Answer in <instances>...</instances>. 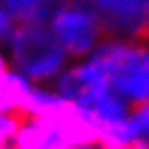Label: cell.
Here are the masks:
<instances>
[{
  "label": "cell",
  "mask_w": 149,
  "mask_h": 149,
  "mask_svg": "<svg viewBox=\"0 0 149 149\" xmlns=\"http://www.w3.org/2000/svg\"><path fill=\"white\" fill-rule=\"evenodd\" d=\"M22 24H48L65 0H0Z\"/></svg>",
  "instance_id": "5b68a950"
},
{
  "label": "cell",
  "mask_w": 149,
  "mask_h": 149,
  "mask_svg": "<svg viewBox=\"0 0 149 149\" xmlns=\"http://www.w3.org/2000/svg\"><path fill=\"white\" fill-rule=\"evenodd\" d=\"M0 149H11V147H7V145H0Z\"/></svg>",
  "instance_id": "ba28073f"
},
{
  "label": "cell",
  "mask_w": 149,
  "mask_h": 149,
  "mask_svg": "<svg viewBox=\"0 0 149 149\" xmlns=\"http://www.w3.org/2000/svg\"><path fill=\"white\" fill-rule=\"evenodd\" d=\"M13 141L17 149H71L63 132L48 117H30L22 121Z\"/></svg>",
  "instance_id": "277c9868"
},
{
  "label": "cell",
  "mask_w": 149,
  "mask_h": 149,
  "mask_svg": "<svg viewBox=\"0 0 149 149\" xmlns=\"http://www.w3.org/2000/svg\"><path fill=\"white\" fill-rule=\"evenodd\" d=\"M19 24L22 22L0 2V45H11V41L15 37V33H17Z\"/></svg>",
  "instance_id": "8992f818"
},
{
  "label": "cell",
  "mask_w": 149,
  "mask_h": 149,
  "mask_svg": "<svg viewBox=\"0 0 149 149\" xmlns=\"http://www.w3.org/2000/svg\"><path fill=\"white\" fill-rule=\"evenodd\" d=\"M102 26L104 41L149 45V0H84Z\"/></svg>",
  "instance_id": "7a4b0ae2"
},
{
  "label": "cell",
  "mask_w": 149,
  "mask_h": 149,
  "mask_svg": "<svg viewBox=\"0 0 149 149\" xmlns=\"http://www.w3.org/2000/svg\"><path fill=\"white\" fill-rule=\"evenodd\" d=\"M15 67L26 80L45 82L61 74L67 63V52L45 24H19L11 41Z\"/></svg>",
  "instance_id": "6da1fadb"
},
{
  "label": "cell",
  "mask_w": 149,
  "mask_h": 149,
  "mask_svg": "<svg viewBox=\"0 0 149 149\" xmlns=\"http://www.w3.org/2000/svg\"><path fill=\"white\" fill-rule=\"evenodd\" d=\"M50 24V30L65 48L67 56H86L100 41H104L100 22L84 0H65Z\"/></svg>",
  "instance_id": "3957f363"
},
{
  "label": "cell",
  "mask_w": 149,
  "mask_h": 149,
  "mask_svg": "<svg viewBox=\"0 0 149 149\" xmlns=\"http://www.w3.org/2000/svg\"><path fill=\"white\" fill-rule=\"evenodd\" d=\"M19 127V121L15 119L13 115H7V112H0V145H7L9 138L15 136Z\"/></svg>",
  "instance_id": "52a82bcc"
}]
</instances>
